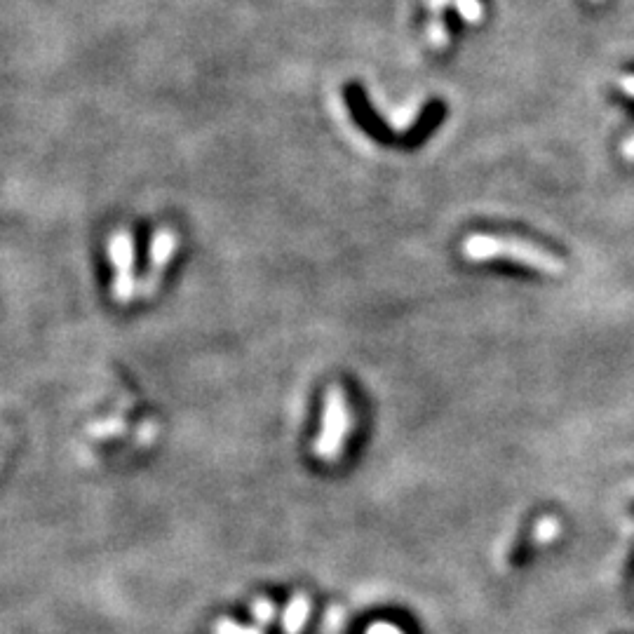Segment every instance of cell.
<instances>
[{
  "label": "cell",
  "instance_id": "14",
  "mask_svg": "<svg viewBox=\"0 0 634 634\" xmlns=\"http://www.w3.org/2000/svg\"><path fill=\"white\" fill-rule=\"evenodd\" d=\"M618 87H620V92L634 99V73H630V76H620Z\"/></svg>",
  "mask_w": 634,
  "mask_h": 634
},
{
  "label": "cell",
  "instance_id": "16",
  "mask_svg": "<svg viewBox=\"0 0 634 634\" xmlns=\"http://www.w3.org/2000/svg\"><path fill=\"white\" fill-rule=\"evenodd\" d=\"M590 3H595V5H599V3H604V0H590Z\"/></svg>",
  "mask_w": 634,
  "mask_h": 634
},
{
  "label": "cell",
  "instance_id": "8",
  "mask_svg": "<svg viewBox=\"0 0 634 634\" xmlns=\"http://www.w3.org/2000/svg\"><path fill=\"white\" fill-rule=\"evenodd\" d=\"M559 536V522L555 517H543L541 522H538L536 531H534V538L538 543H550L555 541V538Z\"/></svg>",
  "mask_w": 634,
  "mask_h": 634
},
{
  "label": "cell",
  "instance_id": "6",
  "mask_svg": "<svg viewBox=\"0 0 634 634\" xmlns=\"http://www.w3.org/2000/svg\"><path fill=\"white\" fill-rule=\"evenodd\" d=\"M456 15L463 19L465 24H482L484 22V3L482 0H451Z\"/></svg>",
  "mask_w": 634,
  "mask_h": 634
},
{
  "label": "cell",
  "instance_id": "7",
  "mask_svg": "<svg viewBox=\"0 0 634 634\" xmlns=\"http://www.w3.org/2000/svg\"><path fill=\"white\" fill-rule=\"evenodd\" d=\"M426 36H428L430 47H435V50H440V52L449 45V29H447V22H444V17H430L428 19Z\"/></svg>",
  "mask_w": 634,
  "mask_h": 634
},
{
  "label": "cell",
  "instance_id": "10",
  "mask_svg": "<svg viewBox=\"0 0 634 634\" xmlns=\"http://www.w3.org/2000/svg\"><path fill=\"white\" fill-rule=\"evenodd\" d=\"M418 111H421V104L409 106V111H407V113H404V111H400V113H393V116H390V123H393V127H395L397 132L409 130V125L414 123V120L418 118Z\"/></svg>",
  "mask_w": 634,
  "mask_h": 634
},
{
  "label": "cell",
  "instance_id": "9",
  "mask_svg": "<svg viewBox=\"0 0 634 634\" xmlns=\"http://www.w3.org/2000/svg\"><path fill=\"white\" fill-rule=\"evenodd\" d=\"M252 616H254V620H259L261 625L273 623L275 604L271 602V599H256V602L252 604Z\"/></svg>",
  "mask_w": 634,
  "mask_h": 634
},
{
  "label": "cell",
  "instance_id": "1",
  "mask_svg": "<svg viewBox=\"0 0 634 634\" xmlns=\"http://www.w3.org/2000/svg\"><path fill=\"white\" fill-rule=\"evenodd\" d=\"M461 254L472 263L482 261H512L519 266L531 268L543 275H562L564 261L548 249L515 235H491V233H470L463 240Z\"/></svg>",
  "mask_w": 634,
  "mask_h": 634
},
{
  "label": "cell",
  "instance_id": "2",
  "mask_svg": "<svg viewBox=\"0 0 634 634\" xmlns=\"http://www.w3.org/2000/svg\"><path fill=\"white\" fill-rule=\"evenodd\" d=\"M350 426H353V414H350L346 390L341 386H329L325 393V404H322L320 435L315 440L317 458L327 463L336 461L343 454V447H346Z\"/></svg>",
  "mask_w": 634,
  "mask_h": 634
},
{
  "label": "cell",
  "instance_id": "13",
  "mask_svg": "<svg viewBox=\"0 0 634 634\" xmlns=\"http://www.w3.org/2000/svg\"><path fill=\"white\" fill-rule=\"evenodd\" d=\"M367 634H402V630H400V627L390 625V623H374L367 630Z\"/></svg>",
  "mask_w": 634,
  "mask_h": 634
},
{
  "label": "cell",
  "instance_id": "4",
  "mask_svg": "<svg viewBox=\"0 0 634 634\" xmlns=\"http://www.w3.org/2000/svg\"><path fill=\"white\" fill-rule=\"evenodd\" d=\"M179 245H181L179 235L170 226L158 228V231L153 233L151 247H148L146 273H144V278L139 280L141 299H151V296L160 289V285H163L165 271H167V266L172 263L174 254H177Z\"/></svg>",
  "mask_w": 634,
  "mask_h": 634
},
{
  "label": "cell",
  "instance_id": "12",
  "mask_svg": "<svg viewBox=\"0 0 634 634\" xmlns=\"http://www.w3.org/2000/svg\"><path fill=\"white\" fill-rule=\"evenodd\" d=\"M451 5V0H426V8L430 17H444V10Z\"/></svg>",
  "mask_w": 634,
  "mask_h": 634
},
{
  "label": "cell",
  "instance_id": "3",
  "mask_svg": "<svg viewBox=\"0 0 634 634\" xmlns=\"http://www.w3.org/2000/svg\"><path fill=\"white\" fill-rule=\"evenodd\" d=\"M109 259L113 266V301L118 306H127L139 296L137 252H134V235L127 228H118L109 238Z\"/></svg>",
  "mask_w": 634,
  "mask_h": 634
},
{
  "label": "cell",
  "instance_id": "11",
  "mask_svg": "<svg viewBox=\"0 0 634 634\" xmlns=\"http://www.w3.org/2000/svg\"><path fill=\"white\" fill-rule=\"evenodd\" d=\"M214 634H261V630H256V627L233 623V620L224 618V620H219L217 625H214Z\"/></svg>",
  "mask_w": 634,
  "mask_h": 634
},
{
  "label": "cell",
  "instance_id": "5",
  "mask_svg": "<svg viewBox=\"0 0 634 634\" xmlns=\"http://www.w3.org/2000/svg\"><path fill=\"white\" fill-rule=\"evenodd\" d=\"M308 616H310L308 597L306 595H296L292 602L287 604L285 616H282V627H285V634H301Z\"/></svg>",
  "mask_w": 634,
  "mask_h": 634
},
{
  "label": "cell",
  "instance_id": "15",
  "mask_svg": "<svg viewBox=\"0 0 634 634\" xmlns=\"http://www.w3.org/2000/svg\"><path fill=\"white\" fill-rule=\"evenodd\" d=\"M623 158L627 163H634V134L623 141Z\"/></svg>",
  "mask_w": 634,
  "mask_h": 634
}]
</instances>
